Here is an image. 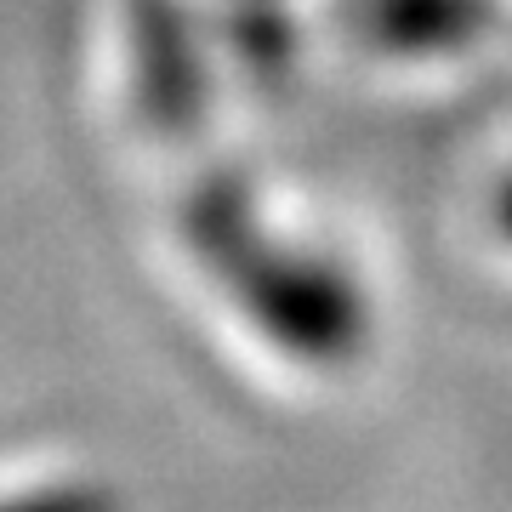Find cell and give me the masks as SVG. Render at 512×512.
Instances as JSON below:
<instances>
[{"label":"cell","mask_w":512,"mask_h":512,"mask_svg":"<svg viewBox=\"0 0 512 512\" xmlns=\"http://www.w3.org/2000/svg\"><path fill=\"white\" fill-rule=\"evenodd\" d=\"M183 239L222 296L251 319L274 348L302 365H348L365 348V296L325 256L285 245L262 228L256 200L234 171H205L183 194Z\"/></svg>","instance_id":"cell-1"},{"label":"cell","mask_w":512,"mask_h":512,"mask_svg":"<svg viewBox=\"0 0 512 512\" xmlns=\"http://www.w3.org/2000/svg\"><path fill=\"white\" fill-rule=\"evenodd\" d=\"M137 18V109L154 131L194 126L205 114V74L177 0H131Z\"/></svg>","instance_id":"cell-2"},{"label":"cell","mask_w":512,"mask_h":512,"mask_svg":"<svg viewBox=\"0 0 512 512\" xmlns=\"http://www.w3.org/2000/svg\"><path fill=\"white\" fill-rule=\"evenodd\" d=\"M484 23H490L484 0H370V35L387 52L410 57L461 52Z\"/></svg>","instance_id":"cell-3"},{"label":"cell","mask_w":512,"mask_h":512,"mask_svg":"<svg viewBox=\"0 0 512 512\" xmlns=\"http://www.w3.org/2000/svg\"><path fill=\"white\" fill-rule=\"evenodd\" d=\"M234 6V35L239 52L251 57L256 69H279L291 29H285V0H228Z\"/></svg>","instance_id":"cell-4"},{"label":"cell","mask_w":512,"mask_h":512,"mask_svg":"<svg viewBox=\"0 0 512 512\" xmlns=\"http://www.w3.org/2000/svg\"><path fill=\"white\" fill-rule=\"evenodd\" d=\"M495 217H501V228H507V239H512V177H507V188H501V200H495Z\"/></svg>","instance_id":"cell-5"}]
</instances>
